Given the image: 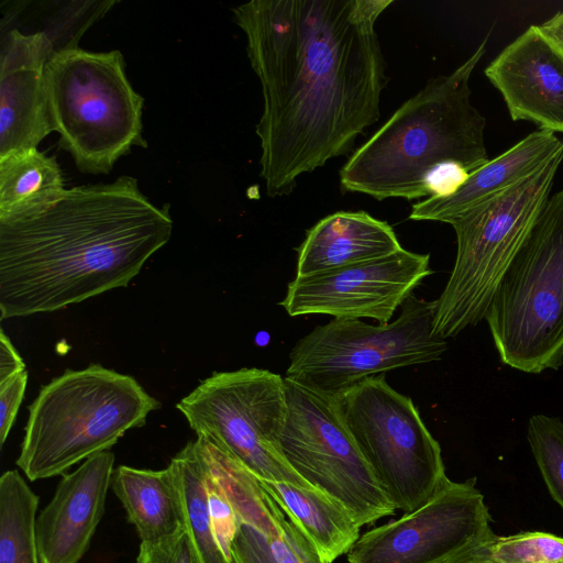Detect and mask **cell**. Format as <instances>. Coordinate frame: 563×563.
<instances>
[{"label": "cell", "mask_w": 563, "mask_h": 563, "mask_svg": "<svg viewBox=\"0 0 563 563\" xmlns=\"http://www.w3.org/2000/svg\"><path fill=\"white\" fill-rule=\"evenodd\" d=\"M394 0H253L232 9L263 92L256 125L269 197L351 154L379 119L386 64L376 22Z\"/></svg>", "instance_id": "6da1fadb"}, {"label": "cell", "mask_w": 563, "mask_h": 563, "mask_svg": "<svg viewBox=\"0 0 563 563\" xmlns=\"http://www.w3.org/2000/svg\"><path fill=\"white\" fill-rule=\"evenodd\" d=\"M172 231L169 206L154 205L131 176L66 189L42 211L0 222V319L126 287Z\"/></svg>", "instance_id": "7a4b0ae2"}, {"label": "cell", "mask_w": 563, "mask_h": 563, "mask_svg": "<svg viewBox=\"0 0 563 563\" xmlns=\"http://www.w3.org/2000/svg\"><path fill=\"white\" fill-rule=\"evenodd\" d=\"M488 37L452 73L429 79L352 153L340 170L343 191L377 200L446 197L489 161L486 120L470 88Z\"/></svg>", "instance_id": "3957f363"}, {"label": "cell", "mask_w": 563, "mask_h": 563, "mask_svg": "<svg viewBox=\"0 0 563 563\" xmlns=\"http://www.w3.org/2000/svg\"><path fill=\"white\" fill-rule=\"evenodd\" d=\"M159 407L130 375L99 364L68 369L44 385L31 404L16 465L30 481L60 475L108 451Z\"/></svg>", "instance_id": "277c9868"}, {"label": "cell", "mask_w": 563, "mask_h": 563, "mask_svg": "<svg viewBox=\"0 0 563 563\" xmlns=\"http://www.w3.org/2000/svg\"><path fill=\"white\" fill-rule=\"evenodd\" d=\"M53 131L82 173L108 174L143 137V97L131 86L118 49L56 51L45 67Z\"/></svg>", "instance_id": "5b68a950"}, {"label": "cell", "mask_w": 563, "mask_h": 563, "mask_svg": "<svg viewBox=\"0 0 563 563\" xmlns=\"http://www.w3.org/2000/svg\"><path fill=\"white\" fill-rule=\"evenodd\" d=\"M485 320L504 364L532 374L563 365V189L540 211Z\"/></svg>", "instance_id": "8992f818"}, {"label": "cell", "mask_w": 563, "mask_h": 563, "mask_svg": "<svg viewBox=\"0 0 563 563\" xmlns=\"http://www.w3.org/2000/svg\"><path fill=\"white\" fill-rule=\"evenodd\" d=\"M562 161L563 148L523 180L450 223L456 234V257L434 300L435 335L453 338L485 319L504 273L550 198Z\"/></svg>", "instance_id": "52a82bcc"}, {"label": "cell", "mask_w": 563, "mask_h": 563, "mask_svg": "<svg viewBox=\"0 0 563 563\" xmlns=\"http://www.w3.org/2000/svg\"><path fill=\"white\" fill-rule=\"evenodd\" d=\"M433 314L434 300L411 295L386 324L333 319L317 325L295 343L285 377L339 397L372 376L438 361L448 343L433 333Z\"/></svg>", "instance_id": "ba28073f"}, {"label": "cell", "mask_w": 563, "mask_h": 563, "mask_svg": "<svg viewBox=\"0 0 563 563\" xmlns=\"http://www.w3.org/2000/svg\"><path fill=\"white\" fill-rule=\"evenodd\" d=\"M341 416L376 478L404 514L424 505L449 477L441 446L410 397L385 374L334 397Z\"/></svg>", "instance_id": "9c48e42d"}, {"label": "cell", "mask_w": 563, "mask_h": 563, "mask_svg": "<svg viewBox=\"0 0 563 563\" xmlns=\"http://www.w3.org/2000/svg\"><path fill=\"white\" fill-rule=\"evenodd\" d=\"M197 437H203L265 481L316 488L279 450L287 418L285 378L268 369L214 372L177 405Z\"/></svg>", "instance_id": "30bf717a"}, {"label": "cell", "mask_w": 563, "mask_h": 563, "mask_svg": "<svg viewBox=\"0 0 563 563\" xmlns=\"http://www.w3.org/2000/svg\"><path fill=\"white\" fill-rule=\"evenodd\" d=\"M285 378L287 418L279 450L311 486L341 503L362 526L397 510L347 429L334 397Z\"/></svg>", "instance_id": "8fae6325"}, {"label": "cell", "mask_w": 563, "mask_h": 563, "mask_svg": "<svg viewBox=\"0 0 563 563\" xmlns=\"http://www.w3.org/2000/svg\"><path fill=\"white\" fill-rule=\"evenodd\" d=\"M476 478L445 484L418 509L368 530L349 563H443L496 533Z\"/></svg>", "instance_id": "7c38bea8"}, {"label": "cell", "mask_w": 563, "mask_h": 563, "mask_svg": "<svg viewBox=\"0 0 563 563\" xmlns=\"http://www.w3.org/2000/svg\"><path fill=\"white\" fill-rule=\"evenodd\" d=\"M432 273L430 254L402 247L385 257L312 276H296L278 305L290 317L368 318L386 324Z\"/></svg>", "instance_id": "4fadbf2b"}, {"label": "cell", "mask_w": 563, "mask_h": 563, "mask_svg": "<svg viewBox=\"0 0 563 563\" xmlns=\"http://www.w3.org/2000/svg\"><path fill=\"white\" fill-rule=\"evenodd\" d=\"M40 31L2 27L0 44V157L37 148L53 132L45 67L55 53Z\"/></svg>", "instance_id": "5bb4252c"}, {"label": "cell", "mask_w": 563, "mask_h": 563, "mask_svg": "<svg viewBox=\"0 0 563 563\" xmlns=\"http://www.w3.org/2000/svg\"><path fill=\"white\" fill-rule=\"evenodd\" d=\"M514 121L563 133V54L530 25L485 68Z\"/></svg>", "instance_id": "9a60e30c"}, {"label": "cell", "mask_w": 563, "mask_h": 563, "mask_svg": "<svg viewBox=\"0 0 563 563\" xmlns=\"http://www.w3.org/2000/svg\"><path fill=\"white\" fill-rule=\"evenodd\" d=\"M114 471V454L91 455L59 481L54 496L36 517L41 563H78L106 510Z\"/></svg>", "instance_id": "2e32d148"}, {"label": "cell", "mask_w": 563, "mask_h": 563, "mask_svg": "<svg viewBox=\"0 0 563 563\" xmlns=\"http://www.w3.org/2000/svg\"><path fill=\"white\" fill-rule=\"evenodd\" d=\"M562 148L563 141L553 132L534 131L472 172L452 195L428 198L412 205L409 219L450 224L463 213L533 174Z\"/></svg>", "instance_id": "e0dca14e"}, {"label": "cell", "mask_w": 563, "mask_h": 563, "mask_svg": "<svg viewBox=\"0 0 563 563\" xmlns=\"http://www.w3.org/2000/svg\"><path fill=\"white\" fill-rule=\"evenodd\" d=\"M401 249L386 221L365 211H338L307 231L297 249L296 276H312L385 257Z\"/></svg>", "instance_id": "ac0fdd59"}, {"label": "cell", "mask_w": 563, "mask_h": 563, "mask_svg": "<svg viewBox=\"0 0 563 563\" xmlns=\"http://www.w3.org/2000/svg\"><path fill=\"white\" fill-rule=\"evenodd\" d=\"M269 497L312 545L323 563L349 553L361 525L336 499L318 488L260 478Z\"/></svg>", "instance_id": "d6986e66"}, {"label": "cell", "mask_w": 563, "mask_h": 563, "mask_svg": "<svg viewBox=\"0 0 563 563\" xmlns=\"http://www.w3.org/2000/svg\"><path fill=\"white\" fill-rule=\"evenodd\" d=\"M111 489L141 542L159 541L186 528L180 490L169 466L153 471L120 465L113 471Z\"/></svg>", "instance_id": "ffe728a7"}, {"label": "cell", "mask_w": 563, "mask_h": 563, "mask_svg": "<svg viewBox=\"0 0 563 563\" xmlns=\"http://www.w3.org/2000/svg\"><path fill=\"white\" fill-rule=\"evenodd\" d=\"M65 190L55 157L37 148L0 157V222L37 213L56 202Z\"/></svg>", "instance_id": "44dd1931"}, {"label": "cell", "mask_w": 563, "mask_h": 563, "mask_svg": "<svg viewBox=\"0 0 563 563\" xmlns=\"http://www.w3.org/2000/svg\"><path fill=\"white\" fill-rule=\"evenodd\" d=\"M196 443L211 477L231 504L240 522L253 527L266 539L278 537L286 516L264 490L260 478L208 439L197 437Z\"/></svg>", "instance_id": "7402d4cb"}, {"label": "cell", "mask_w": 563, "mask_h": 563, "mask_svg": "<svg viewBox=\"0 0 563 563\" xmlns=\"http://www.w3.org/2000/svg\"><path fill=\"white\" fill-rule=\"evenodd\" d=\"M168 466L180 490L186 529L202 563H231L213 534L208 507L206 463L196 440L175 455Z\"/></svg>", "instance_id": "603a6c76"}, {"label": "cell", "mask_w": 563, "mask_h": 563, "mask_svg": "<svg viewBox=\"0 0 563 563\" xmlns=\"http://www.w3.org/2000/svg\"><path fill=\"white\" fill-rule=\"evenodd\" d=\"M38 496L16 470L0 477V563H41L36 542Z\"/></svg>", "instance_id": "cb8c5ba5"}, {"label": "cell", "mask_w": 563, "mask_h": 563, "mask_svg": "<svg viewBox=\"0 0 563 563\" xmlns=\"http://www.w3.org/2000/svg\"><path fill=\"white\" fill-rule=\"evenodd\" d=\"M527 439L551 497L563 509V422L534 415L528 421Z\"/></svg>", "instance_id": "d4e9b609"}, {"label": "cell", "mask_w": 563, "mask_h": 563, "mask_svg": "<svg viewBox=\"0 0 563 563\" xmlns=\"http://www.w3.org/2000/svg\"><path fill=\"white\" fill-rule=\"evenodd\" d=\"M499 563H563V538L541 531L497 536L486 543Z\"/></svg>", "instance_id": "484cf974"}, {"label": "cell", "mask_w": 563, "mask_h": 563, "mask_svg": "<svg viewBox=\"0 0 563 563\" xmlns=\"http://www.w3.org/2000/svg\"><path fill=\"white\" fill-rule=\"evenodd\" d=\"M206 470L208 507L213 534L222 552L232 563V544L241 522L231 504L228 501L220 487L211 477L207 464Z\"/></svg>", "instance_id": "4316f807"}, {"label": "cell", "mask_w": 563, "mask_h": 563, "mask_svg": "<svg viewBox=\"0 0 563 563\" xmlns=\"http://www.w3.org/2000/svg\"><path fill=\"white\" fill-rule=\"evenodd\" d=\"M135 563H202L187 531L155 542H141Z\"/></svg>", "instance_id": "83f0119b"}, {"label": "cell", "mask_w": 563, "mask_h": 563, "mask_svg": "<svg viewBox=\"0 0 563 563\" xmlns=\"http://www.w3.org/2000/svg\"><path fill=\"white\" fill-rule=\"evenodd\" d=\"M276 563H323L309 541L297 527L285 517L278 537L267 539Z\"/></svg>", "instance_id": "f1b7e54d"}, {"label": "cell", "mask_w": 563, "mask_h": 563, "mask_svg": "<svg viewBox=\"0 0 563 563\" xmlns=\"http://www.w3.org/2000/svg\"><path fill=\"white\" fill-rule=\"evenodd\" d=\"M232 563H276L267 539L253 527L241 523L232 544Z\"/></svg>", "instance_id": "f546056e"}, {"label": "cell", "mask_w": 563, "mask_h": 563, "mask_svg": "<svg viewBox=\"0 0 563 563\" xmlns=\"http://www.w3.org/2000/svg\"><path fill=\"white\" fill-rule=\"evenodd\" d=\"M27 384V372H22L0 384V445L9 435Z\"/></svg>", "instance_id": "4dcf8cb0"}, {"label": "cell", "mask_w": 563, "mask_h": 563, "mask_svg": "<svg viewBox=\"0 0 563 563\" xmlns=\"http://www.w3.org/2000/svg\"><path fill=\"white\" fill-rule=\"evenodd\" d=\"M25 372V364L11 340L0 329V384Z\"/></svg>", "instance_id": "1f68e13d"}, {"label": "cell", "mask_w": 563, "mask_h": 563, "mask_svg": "<svg viewBox=\"0 0 563 563\" xmlns=\"http://www.w3.org/2000/svg\"><path fill=\"white\" fill-rule=\"evenodd\" d=\"M537 27L563 54V10Z\"/></svg>", "instance_id": "d6a6232c"}, {"label": "cell", "mask_w": 563, "mask_h": 563, "mask_svg": "<svg viewBox=\"0 0 563 563\" xmlns=\"http://www.w3.org/2000/svg\"><path fill=\"white\" fill-rule=\"evenodd\" d=\"M496 537V536H495ZM494 537V538H495ZM490 541V540H488ZM488 541H484L477 544H474L460 553L455 554L451 559L444 561L443 563H499L494 561L486 548V543Z\"/></svg>", "instance_id": "836d02e7"}]
</instances>
